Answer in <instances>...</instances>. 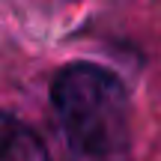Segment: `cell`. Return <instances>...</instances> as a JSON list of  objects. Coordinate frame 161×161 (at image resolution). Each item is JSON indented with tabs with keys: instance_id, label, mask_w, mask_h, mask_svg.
Returning <instances> with one entry per match:
<instances>
[{
	"instance_id": "obj_2",
	"label": "cell",
	"mask_w": 161,
	"mask_h": 161,
	"mask_svg": "<svg viewBox=\"0 0 161 161\" xmlns=\"http://www.w3.org/2000/svg\"><path fill=\"white\" fill-rule=\"evenodd\" d=\"M0 161H51L42 137L12 110L0 122Z\"/></svg>"
},
{
	"instance_id": "obj_1",
	"label": "cell",
	"mask_w": 161,
	"mask_h": 161,
	"mask_svg": "<svg viewBox=\"0 0 161 161\" xmlns=\"http://www.w3.org/2000/svg\"><path fill=\"white\" fill-rule=\"evenodd\" d=\"M51 108L72 161H131V102L110 69L66 63L51 78Z\"/></svg>"
}]
</instances>
